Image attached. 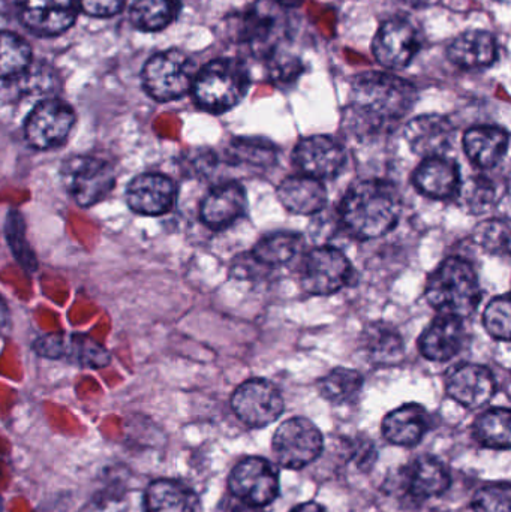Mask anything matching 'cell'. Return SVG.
<instances>
[{"mask_svg":"<svg viewBox=\"0 0 511 512\" xmlns=\"http://www.w3.org/2000/svg\"><path fill=\"white\" fill-rule=\"evenodd\" d=\"M462 177L459 165L447 156L425 159L414 173V185L420 194L434 200L458 195Z\"/></svg>","mask_w":511,"mask_h":512,"instance_id":"obj_20","label":"cell"},{"mask_svg":"<svg viewBox=\"0 0 511 512\" xmlns=\"http://www.w3.org/2000/svg\"><path fill=\"white\" fill-rule=\"evenodd\" d=\"M278 198L285 209L296 215L309 216L320 213L327 204V189L314 177L293 176L282 180Z\"/></svg>","mask_w":511,"mask_h":512,"instance_id":"obj_21","label":"cell"},{"mask_svg":"<svg viewBox=\"0 0 511 512\" xmlns=\"http://www.w3.org/2000/svg\"><path fill=\"white\" fill-rule=\"evenodd\" d=\"M69 355L83 366L93 367V369H101L108 366L111 361L110 354L101 343L93 340L86 334H75L72 336L68 349Z\"/></svg>","mask_w":511,"mask_h":512,"instance_id":"obj_38","label":"cell"},{"mask_svg":"<svg viewBox=\"0 0 511 512\" xmlns=\"http://www.w3.org/2000/svg\"><path fill=\"white\" fill-rule=\"evenodd\" d=\"M21 92L27 95H48L53 93L57 87L56 74L48 66L42 63H33L27 68L23 75L17 78Z\"/></svg>","mask_w":511,"mask_h":512,"instance_id":"obj_40","label":"cell"},{"mask_svg":"<svg viewBox=\"0 0 511 512\" xmlns=\"http://www.w3.org/2000/svg\"><path fill=\"white\" fill-rule=\"evenodd\" d=\"M509 409L495 408L485 412L474 423V436L486 448L509 450L511 444Z\"/></svg>","mask_w":511,"mask_h":512,"instance_id":"obj_31","label":"cell"},{"mask_svg":"<svg viewBox=\"0 0 511 512\" xmlns=\"http://www.w3.org/2000/svg\"><path fill=\"white\" fill-rule=\"evenodd\" d=\"M66 188L81 207L95 206L104 200L116 183V173L108 162L81 156L69 159L62 170Z\"/></svg>","mask_w":511,"mask_h":512,"instance_id":"obj_9","label":"cell"},{"mask_svg":"<svg viewBox=\"0 0 511 512\" xmlns=\"http://www.w3.org/2000/svg\"><path fill=\"white\" fill-rule=\"evenodd\" d=\"M429 417L423 406L410 403L390 412L383 421V435L390 444L414 447L428 432Z\"/></svg>","mask_w":511,"mask_h":512,"instance_id":"obj_24","label":"cell"},{"mask_svg":"<svg viewBox=\"0 0 511 512\" xmlns=\"http://www.w3.org/2000/svg\"><path fill=\"white\" fill-rule=\"evenodd\" d=\"M426 298L440 313L470 316L482 298L473 265L459 256L447 258L429 277Z\"/></svg>","mask_w":511,"mask_h":512,"instance_id":"obj_3","label":"cell"},{"mask_svg":"<svg viewBox=\"0 0 511 512\" xmlns=\"http://www.w3.org/2000/svg\"><path fill=\"white\" fill-rule=\"evenodd\" d=\"M228 487L234 498L261 510L278 498V468L263 457H248L233 469Z\"/></svg>","mask_w":511,"mask_h":512,"instance_id":"obj_7","label":"cell"},{"mask_svg":"<svg viewBox=\"0 0 511 512\" xmlns=\"http://www.w3.org/2000/svg\"><path fill=\"white\" fill-rule=\"evenodd\" d=\"M273 30H275L273 17H270L267 12H263L261 9H252L246 15L245 23H243L242 38L254 50H260L272 38Z\"/></svg>","mask_w":511,"mask_h":512,"instance_id":"obj_39","label":"cell"},{"mask_svg":"<svg viewBox=\"0 0 511 512\" xmlns=\"http://www.w3.org/2000/svg\"><path fill=\"white\" fill-rule=\"evenodd\" d=\"M9 321V312L8 307L3 303L2 298H0V327H6Z\"/></svg>","mask_w":511,"mask_h":512,"instance_id":"obj_47","label":"cell"},{"mask_svg":"<svg viewBox=\"0 0 511 512\" xmlns=\"http://www.w3.org/2000/svg\"><path fill=\"white\" fill-rule=\"evenodd\" d=\"M32 65V50L20 36L0 32V80H17Z\"/></svg>","mask_w":511,"mask_h":512,"instance_id":"obj_32","label":"cell"},{"mask_svg":"<svg viewBox=\"0 0 511 512\" xmlns=\"http://www.w3.org/2000/svg\"><path fill=\"white\" fill-rule=\"evenodd\" d=\"M293 161L305 176L318 180L333 179L344 168L345 150L335 138L314 135L297 144Z\"/></svg>","mask_w":511,"mask_h":512,"instance_id":"obj_13","label":"cell"},{"mask_svg":"<svg viewBox=\"0 0 511 512\" xmlns=\"http://www.w3.org/2000/svg\"><path fill=\"white\" fill-rule=\"evenodd\" d=\"M179 12V0H135L131 21L141 32H159L170 26Z\"/></svg>","mask_w":511,"mask_h":512,"instance_id":"obj_29","label":"cell"},{"mask_svg":"<svg viewBox=\"0 0 511 512\" xmlns=\"http://www.w3.org/2000/svg\"><path fill=\"white\" fill-rule=\"evenodd\" d=\"M464 149L476 167L491 170L506 156L509 134L498 126H476L465 134Z\"/></svg>","mask_w":511,"mask_h":512,"instance_id":"obj_23","label":"cell"},{"mask_svg":"<svg viewBox=\"0 0 511 512\" xmlns=\"http://www.w3.org/2000/svg\"><path fill=\"white\" fill-rule=\"evenodd\" d=\"M476 512H511V487L509 483H495L482 487L474 495Z\"/></svg>","mask_w":511,"mask_h":512,"instance_id":"obj_41","label":"cell"},{"mask_svg":"<svg viewBox=\"0 0 511 512\" xmlns=\"http://www.w3.org/2000/svg\"><path fill=\"white\" fill-rule=\"evenodd\" d=\"M78 8L90 17L107 18L122 11L125 0H77Z\"/></svg>","mask_w":511,"mask_h":512,"instance_id":"obj_43","label":"cell"},{"mask_svg":"<svg viewBox=\"0 0 511 512\" xmlns=\"http://www.w3.org/2000/svg\"><path fill=\"white\" fill-rule=\"evenodd\" d=\"M458 194L462 195L465 207L474 215L489 212L497 203V186L488 177H471L467 183H461Z\"/></svg>","mask_w":511,"mask_h":512,"instance_id":"obj_34","label":"cell"},{"mask_svg":"<svg viewBox=\"0 0 511 512\" xmlns=\"http://www.w3.org/2000/svg\"><path fill=\"white\" fill-rule=\"evenodd\" d=\"M486 331L494 339L509 342L511 337V303L509 294L494 298L483 315Z\"/></svg>","mask_w":511,"mask_h":512,"instance_id":"obj_37","label":"cell"},{"mask_svg":"<svg viewBox=\"0 0 511 512\" xmlns=\"http://www.w3.org/2000/svg\"><path fill=\"white\" fill-rule=\"evenodd\" d=\"M455 137L452 122L440 114L416 117L405 128V140L411 152L425 159L449 155L455 146Z\"/></svg>","mask_w":511,"mask_h":512,"instance_id":"obj_15","label":"cell"},{"mask_svg":"<svg viewBox=\"0 0 511 512\" xmlns=\"http://www.w3.org/2000/svg\"><path fill=\"white\" fill-rule=\"evenodd\" d=\"M464 337V319L440 313L420 337V351L428 360L444 363L459 354Z\"/></svg>","mask_w":511,"mask_h":512,"instance_id":"obj_19","label":"cell"},{"mask_svg":"<svg viewBox=\"0 0 511 512\" xmlns=\"http://www.w3.org/2000/svg\"><path fill=\"white\" fill-rule=\"evenodd\" d=\"M510 233L509 221L492 219L476 228L474 239L483 251L492 255L507 256L510 254Z\"/></svg>","mask_w":511,"mask_h":512,"instance_id":"obj_35","label":"cell"},{"mask_svg":"<svg viewBox=\"0 0 511 512\" xmlns=\"http://www.w3.org/2000/svg\"><path fill=\"white\" fill-rule=\"evenodd\" d=\"M302 72L303 66L297 57L288 56V54H275L270 59V80L278 86L293 84Z\"/></svg>","mask_w":511,"mask_h":512,"instance_id":"obj_42","label":"cell"},{"mask_svg":"<svg viewBox=\"0 0 511 512\" xmlns=\"http://www.w3.org/2000/svg\"><path fill=\"white\" fill-rule=\"evenodd\" d=\"M497 382L491 370L479 364L456 367L447 379V393L468 409L485 406L494 397Z\"/></svg>","mask_w":511,"mask_h":512,"instance_id":"obj_17","label":"cell"},{"mask_svg":"<svg viewBox=\"0 0 511 512\" xmlns=\"http://www.w3.org/2000/svg\"><path fill=\"white\" fill-rule=\"evenodd\" d=\"M402 200L398 189L386 180L369 179L354 183L341 203L345 230L359 240L386 236L401 218Z\"/></svg>","mask_w":511,"mask_h":512,"instance_id":"obj_2","label":"cell"},{"mask_svg":"<svg viewBox=\"0 0 511 512\" xmlns=\"http://www.w3.org/2000/svg\"><path fill=\"white\" fill-rule=\"evenodd\" d=\"M305 240L300 234L273 233L264 236L252 249L251 255L264 268H276L293 261L302 251Z\"/></svg>","mask_w":511,"mask_h":512,"instance_id":"obj_28","label":"cell"},{"mask_svg":"<svg viewBox=\"0 0 511 512\" xmlns=\"http://www.w3.org/2000/svg\"><path fill=\"white\" fill-rule=\"evenodd\" d=\"M68 345L65 342V336L60 333L47 334L42 336L41 339L36 340L35 351L36 354L45 358H60L66 354Z\"/></svg>","mask_w":511,"mask_h":512,"instance_id":"obj_44","label":"cell"},{"mask_svg":"<svg viewBox=\"0 0 511 512\" xmlns=\"http://www.w3.org/2000/svg\"><path fill=\"white\" fill-rule=\"evenodd\" d=\"M198 496L185 484L158 480L146 492L147 512H198Z\"/></svg>","mask_w":511,"mask_h":512,"instance_id":"obj_27","label":"cell"},{"mask_svg":"<svg viewBox=\"0 0 511 512\" xmlns=\"http://www.w3.org/2000/svg\"><path fill=\"white\" fill-rule=\"evenodd\" d=\"M362 348L375 364H396L404 358L405 345L401 333L386 322L368 325L362 334Z\"/></svg>","mask_w":511,"mask_h":512,"instance_id":"obj_26","label":"cell"},{"mask_svg":"<svg viewBox=\"0 0 511 512\" xmlns=\"http://www.w3.org/2000/svg\"><path fill=\"white\" fill-rule=\"evenodd\" d=\"M74 123V110L68 104L60 99H44L27 117L24 128L27 143L35 149H53L68 138Z\"/></svg>","mask_w":511,"mask_h":512,"instance_id":"obj_11","label":"cell"},{"mask_svg":"<svg viewBox=\"0 0 511 512\" xmlns=\"http://www.w3.org/2000/svg\"><path fill=\"white\" fill-rule=\"evenodd\" d=\"M195 75L194 62L183 51H162L144 66V89L156 101H174L192 90Z\"/></svg>","mask_w":511,"mask_h":512,"instance_id":"obj_5","label":"cell"},{"mask_svg":"<svg viewBox=\"0 0 511 512\" xmlns=\"http://www.w3.org/2000/svg\"><path fill=\"white\" fill-rule=\"evenodd\" d=\"M497 2H500V3H507V2H509V0H497Z\"/></svg>","mask_w":511,"mask_h":512,"instance_id":"obj_49","label":"cell"},{"mask_svg":"<svg viewBox=\"0 0 511 512\" xmlns=\"http://www.w3.org/2000/svg\"><path fill=\"white\" fill-rule=\"evenodd\" d=\"M176 194V185L170 177L147 173L129 183L126 201L135 213L158 216L173 209Z\"/></svg>","mask_w":511,"mask_h":512,"instance_id":"obj_16","label":"cell"},{"mask_svg":"<svg viewBox=\"0 0 511 512\" xmlns=\"http://www.w3.org/2000/svg\"><path fill=\"white\" fill-rule=\"evenodd\" d=\"M402 2L410 6V8L422 9L434 5L437 0H402Z\"/></svg>","mask_w":511,"mask_h":512,"instance_id":"obj_46","label":"cell"},{"mask_svg":"<svg viewBox=\"0 0 511 512\" xmlns=\"http://www.w3.org/2000/svg\"><path fill=\"white\" fill-rule=\"evenodd\" d=\"M6 239H8L9 248H11L17 261L26 270H36L38 262H36L35 254L27 243L26 227H24L23 218L17 210H11L8 218H6Z\"/></svg>","mask_w":511,"mask_h":512,"instance_id":"obj_36","label":"cell"},{"mask_svg":"<svg viewBox=\"0 0 511 512\" xmlns=\"http://www.w3.org/2000/svg\"><path fill=\"white\" fill-rule=\"evenodd\" d=\"M324 439L320 429L308 418L284 421L273 436L272 448L279 465L287 469H302L323 453Z\"/></svg>","mask_w":511,"mask_h":512,"instance_id":"obj_6","label":"cell"},{"mask_svg":"<svg viewBox=\"0 0 511 512\" xmlns=\"http://www.w3.org/2000/svg\"><path fill=\"white\" fill-rule=\"evenodd\" d=\"M21 23L42 36L66 32L78 14L77 0H18Z\"/></svg>","mask_w":511,"mask_h":512,"instance_id":"obj_14","label":"cell"},{"mask_svg":"<svg viewBox=\"0 0 511 512\" xmlns=\"http://www.w3.org/2000/svg\"><path fill=\"white\" fill-rule=\"evenodd\" d=\"M450 484L452 475L449 469L435 457H419L407 472L408 493L419 502L444 495Z\"/></svg>","mask_w":511,"mask_h":512,"instance_id":"obj_25","label":"cell"},{"mask_svg":"<svg viewBox=\"0 0 511 512\" xmlns=\"http://www.w3.org/2000/svg\"><path fill=\"white\" fill-rule=\"evenodd\" d=\"M276 147L263 138H236L230 144V158L236 164L266 168L275 164Z\"/></svg>","mask_w":511,"mask_h":512,"instance_id":"obj_33","label":"cell"},{"mask_svg":"<svg viewBox=\"0 0 511 512\" xmlns=\"http://www.w3.org/2000/svg\"><path fill=\"white\" fill-rule=\"evenodd\" d=\"M276 2L284 6V8H297V6L302 5L305 0H276Z\"/></svg>","mask_w":511,"mask_h":512,"instance_id":"obj_48","label":"cell"},{"mask_svg":"<svg viewBox=\"0 0 511 512\" xmlns=\"http://www.w3.org/2000/svg\"><path fill=\"white\" fill-rule=\"evenodd\" d=\"M249 89V72L240 60L218 59L195 75V101L209 113L221 114L236 107Z\"/></svg>","mask_w":511,"mask_h":512,"instance_id":"obj_4","label":"cell"},{"mask_svg":"<svg viewBox=\"0 0 511 512\" xmlns=\"http://www.w3.org/2000/svg\"><path fill=\"white\" fill-rule=\"evenodd\" d=\"M449 59L459 68H489L498 59V42L486 30H470L459 35L449 47Z\"/></svg>","mask_w":511,"mask_h":512,"instance_id":"obj_22","label":"cell"},{"mask_svg":"<svg viewBox=\"0 0 511 512\" xmlns=\"http://www.w3.org/2000/svg\"><path fill=\"white\" fill-rule=\"evenodd\" d=\"M416 89L404 78L387 72H365L351 87L354 122L369 134H381L399 125L416 104Z\"/></svg>","mask_w":511,"mask_h":512,"instance_id":"obj_1","label":"cell"},{"mask_svg":"<svg viewBox=\"0 0 511 512\" xmlns=\"http://www.w3.org/2000/svg\"><path fill=\"white\" fill-rule=\"evenodd\" d=\"M291 512H329L323 505L315 504V502H306V504L299 505Z\"/></svg>","mask_w":511,"mask_h":512,"instance_id":"obj_45","label":"cell"},{"mask_svg":"<svg viewBox=\"0 0 511 512\" xmlns=\"http://www.w3.org/2000/svg\"><path fill=\"white\" fill-rule=\"evenodd\" d=\"M248 209L245 188L239 183L215 186L201 203V221L212 230H224L239 221Z\"/></svg>","mask_w":511,"mask_h":512,"instance_id":"obj_18","label":"cell"},{"mask_svg":"<svg viewBox=\"0 0 511 512\" xmlns=\"http://www.w3.org/2000/svg\"><path fill=\"white\" fill-rule=\"evenodd\" d=\"M353 267L347 256L333 246H320L306 255L302 286L312 295H332L350 283Z\"/></svg>","mask_w":511,"mask_h":512,"instance_id":"obj_10","label":"cell"},{"mask_svg":"<svg viewBox=\"0 0 511 512\" xmlns=\"http://www.w3.org/2000/svg\"><path fill=\"white\" fill-rule=\"evenodd\" d=\"M231 408L246 426L261 429L281 417L285 403L276 385L267 379L254 378L234 391Z\"/></svg>","mask_w":511,"mask_h":512,"instance_id":"obj_8","label":"cell"},{"mask_svg":"<svg viewBox=\"0 0 511 512\" xmlns=\"http://www.w3.org/2000/svg\"><path fill=\"white\" fill-rule=\"evenodd\" d=\"M363 388V378L353 369L338 367L327 373L318 382L321 397L332 405H345L354 402Z\"/></svg>","mask_w":511,"mask_h":512,"instance_id":"obj_30","label":"cell"},{"mask_svg":"<svg viewBox=\"0 0 511 512\" xmlns=\"http://www.w3.org/2000/svg\"><path fill=\"white\" fill-rule=\"evenodd\" d=\"M419 48V33L404 18H393L384 23L372 44L378 62L389 69H402L410 65Z\"/></svg>","mask_w":511,"mask_h":512,"instance_id":"obj_12","label":"cell"}]
</instances>
